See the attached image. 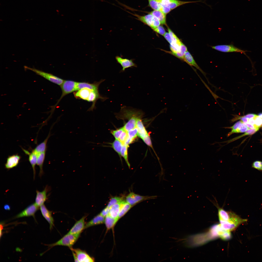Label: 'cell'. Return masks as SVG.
<instances>
[{
    "instance_id": "cell-1",
    "label": "cell",
    "mask_w": 262,
    "mask_h": 262,
    "mask_svg": "<svg viewBox=\"0 0 262 262\" xmlns=\"http://www.w3.org/2000/svg\"><path fill=\"white\" fill-rule=\"evenodd\" d=\"M218 209V215L220 224L224 229L230 232L235 229L239 225L247 221L246 219H243L232 212H228L215 203Z\"/></svg>"
},
{
    "instance_id": "cell-2",
    "label": "cell",
    "mask_w": 262,
    "mask_h": 262,
    "mask_svg": "<svg viewBox=\"0 0 262 262\" xmlns=\"http://www.w3.org/2000/svg\"><path fill=\"white\" fill-rule=\"evenodd\" d=\"M80 235L68 233L56 242L47 245L49 247L61 246H67L70 248L76 243Z\"/></svg>"
},
{
    "instance_id": "cell-3",
    "label": "cell",
    "mask_w": 262,
    "mask_h": 262,
    "mask_svg": "<svg viewBox=\"0 0 262 262\" xmlns=\"http://www.w3.org/2000/svg\"><path fill=\"white\" fill-rule=\"evenodd\" d=\"M129 13L134 16L136 19L148 26L151 29L160 25L161 24L160 21L156 17L150 14L141 16L136 13Z\"/></svg>"
},
{
    "instance_id": "cell-4",
    "label": "cell",
    "mask_w": 262,
    "mask_h": 262,
    "mask_svg": "<svg viewBox=\"0 0 262 262\" xmlns=\"http://www.w3.org/2000/svg\"><path fill=\"white\" fill-rule=\"evenodd\" d=\"M214 49L218 51L225 52H237L243 53L245 55L250 61L253 64V62L250 58L246 55V52H248L239 48L234 46L233 44L219 45L211 46Z\"/></svg>"
},
{
    "instance_id": "cell-5",
    "label": "cell",
    "mask_w": 262,
    "mask_h": 262,
    "mask_svg": "<svg viewBox=\"0 0 262 262\" xmlns=\"http://www.w3.org/2000/svg\"><path fill=\"white\" fill-rule=\"evenodd\" d=\"M26 68L32 71L37 74L54 83L60 86L64 80L52 74L46 73L34 68L26 67Z\"/></svg>"
},
{
    "instance_id": "cell-6",
    "label": "cell",
    "mask_w": 262,
    "mask_h": 262,
    "mask_svg": "<svg viewBox=\"0 0 262 262\" xmlns=\"http://www.w3.org/2000/svg\"><path fill=\"white\" fill-rule=\"evenodd\" d=\"M157 196H142L133 192L130 193L126 196V201L131 206L141 201L150 199H155L157 198Z\"/></svg>"
},
{
    "instance_id": "cell-7",
    "label": "cell",
    "mask_w": 262,
    "mask_h": 262,
    "mask_svg": "<svg viewBox=\"0 0 262 262\" xmlns=\"http://www.w3.org/2000/svg\"><path fill=\"white\" fill-rule=\"evenodd\" d=\"M77 82L71 80H64L60 85L62 94L58 102L65 96L77 91Z\"/></svg>"
},
{
    "instance_id": "cell-8",
    "label": "cell",
    "mask_w": 262,
    "mask_h": 262,
    "mask_svg": "<svg viewBox=\"0 0 262 262\" xmlns=\"http://www.w3.org/2000/svg\"><path fill=\"white\" fill-rule=\"evenodd\" d=\"M161 4L165 6L172 10L183 5L190 3L202 2V0L195 1H185L178 0H158Z\"/></svg>"
},
{
    "instance_id": "cell-9",
    "label": "cell",
    "mask_w": 262,
    "mask_h": 262,
    "mask_svg": "<svg viewBox=\"0 0 262 262\" xmlns=\"http://www.w3.org/2000/svg\"><path fill=\"white\" fill-rule=\"evenodd\" d=\"M39 209V207L35 203H33L17 214L15 216V218H18L31 216H32L34 217L35 213Z\"/></svg>"
},
{
    "instance_id": "cell-10",
    "label": "cell",
    "mask_w": 262,
    "mask_h": 262,
    "mask_svg": "<svg viewBox=\"0 0 262 262\" xmlns=\"http://www.w3.org/2000/svg\"><path fill=\"white\" fill-rule=\"evenodd\" d=\"M75 254L78 262H91L94 261V258L85 251L79 249L70 248Z\"/></svg>"
},
{
    "instance_id": "cell-11",
    "label": "cell",
    "mask_w": 262,
    "mask_h": 262,
    "mask_svg": "<svg viewBox=\"0 0 262 262\" xmlns=\"http://www.w3.org/2000/svg\"><path fill=\"white\" fill-rule=\"evenodd\" d=\"M227 128L231 129V131L227 135L228 137L235 133L245 132L250 129L245 123H243L241 120L238 121L232 126Z\"/></svg>"
},
{
    "instance_id": "cell-12",
    "label": "cell",
    "mask_w": 262,
    "mask_h": 262,
    "mask_svg": "<svg viewBox=\"0 0 262 262\" xmlns=\"http://www.w3.org/2000/svg\"><path fill=\"white\" fill-rule=\"evenodd\" d=\"M86 217L85 216H84L76 221L68 233L80 235L83 229H85L86 224L85 219Z\"/></svg>"
},
{
    "instance_id": "cell-13",
    "label": "cell",
    "mask_w": 262,
    "mask_h": 262,
    "mask_svg": "<svg viewBox=\"0 0 262 262\" xmlns=\"http://www.w3.org/2000/svg\"><path fill=\"white\" fill-rule=\"evenodd\" d=\"M115 58L117 62L122 67L121 70L122 72L124 71L126 69L129 67H137V65L134 62L133 59L123 58L119 56H116Z\"/></svg>"
},
{
    "instance_id": "cell-14",
    "label": "cell",
    "mask_w": 262,
    "mask_h": 262,
    "mask_svg": "<svg viewBox=\"0 0 262 262\" xmlns=\"http://www.w3.org/2000/svg\"><path fill=\"white\" fill-rule=\"evenodd\" d=\"M40 209L42 216L49 224L50 229L51 230L54 226V220L52 215V212L49 210L44 204L40 207Z\"/></svg>"
},
{
    "instance_id": "cell-15",
    "label": "cell",
    "mask_w": 262,
    "mask_h": 262,
    "mask_svg": "<svg viewBox=\"0 0 262 262\" xmlns=\"http://www.w3.org/2000/svg\"><path fill=\"white\" fill-rule=\"evenodd\" d=\"M21 158L20 156L17 154L9 156L5 164V168L7 169H10L16 167Z\"/></svg>"
},
{
    "instance_id": "cell-16",
    "label": "cell",
    "mask_w": 262,
    "mask_h": 262,
    "mask_svg": "<svg viewBox=\"0 0 262 262\" xmlns=\"http://www.w3.org/2000/svg\"><path fill=\"white\" fill-rule=\"evenodd\" d=\"M105 80L102 79L98 82H95L93 83H90L86 82H77L76 88L77 90L84 88H87L92 90H98L100 84Z\"/></svg>"
},
{
    "instance_id": "cell-17",
    "label": "cell",
    "mask_w": 262,
    "mask_h": 262,
    "mask_svg": "<svg viewBox=\"0 0 262 262\" xmlns=\"http://www.w3.org/2000/svg\"><path fill=\"white\" fill-rule=\"evenodd\" d=\"M48 190L47 187L46 186L42 191L40 192L37 190H36V194L35 203L39 206L40 207L44 204L47 198V194Z\"/></svg>"
},
{
    "instance_id": "cell-18",
    "label": "cell",
    "mask_w": 262,
    "mask_h": 262,
    "mask_svg": "<svg viewBox=\"0 0 262 262\" xmlns=\"http://www.w3.org/2000/svg\"><path fill=\"white\" fill-rule=\"evenodd\" d=\"M90 89L84 88L76 91L74 93V97L76 98L88 101L92 90Z\"/></svg>"
},
{
    "instance_id": "cell-19",
    "label": "cell",
    "mask_w": 262,
    "mask_h": 262,
    "mask_svg": "<svg viewBox=\"0 0 262 262\" xmlns=\"http://www.w3.org/2000/svg\"><path fill=\"white\" fill-rule=\"evenodd\" d=\"M142 116H141L138 119L136 127L138 130V136L143 139L149 135L141 119Z\"/></svg>"
},
{
    "instance_id": "cell-20",
    "label": "cell",
    "mask_w": 262,
    "mask_h": 262,
    "mask_svg": "<svg viewBox=\"0 0 262 262\" xmlns=\"http://www.w3.org/2000/svg\"><path fill=\"white\" fill-rule=\"evenodd\" d=\"M184 57L185 62L190 66H193L198 69L205 76V74L199 66L194 60L193 57L188 51L184 54Z\"/></svg>"
},
{
    "instance_id": "cell-21",
    "label": "cell",
    "mask_w": 262,
    "mask_h": 262,
    "mask_svg": "<svg viewBox=\"0 0 262 262\" xmlns=\"http://www.w3.org/2000/svg\"><path fill=\"white\" fill-rule=\"evenodd\" d=\"M23 150L26 154L28 155L29 160L33 168V179H34L36 174L35 166L37 164V154L33 150L31 153H30L25 150Z\"/></svg>"
},
{
    "instance_id": "cell-22",
    "label": "cell",
    "mask_w": 262,
    "mask_h": 262,
    "mask_svg": "<svg viewBox=\"0 0 262 262\" xmlns=\"http://www.w3.org/2000/svg\"><path fill=\"white\" fill-rule=\"evenodd\" d=\"M105 219V217L100 214L97 215L86 224L85 229L104 223Z\"/></svg>"
},
{
    "instance_id": "cell-23",
    "label": "cell",
    "mask_w": 262,
    "mask_h": 262,
    "mask_svg": "<svg viewBox=\"0 0 262 262\" xmlns=\"http://www.w3.org/2000/svg\"><path fill=\"white\" fill-rule=\"evenodd\" d=\"M149 13L151 14L156 17L160 21L161 24L167 25L166 15L160 10H154Z\"/></svg>"
},
{
    "instance_id": "cell-24",
    "label": "cell",
    "mask_w": 262,
    "mask_h": 262,
    "mask_svg": "<svg viewBox=\"0 0 262 262\" xmlns=\"http://www.w3.org/2000/svg\"><path fill=\"white\" fill-rule=\"evenodd\" d=\"M46 152H43L37 154V164L40 168L39 175L41 177L43 173V167L45 160Z\"/></svg>"
},
{
    "instance_id": "cell-25",
    "label": "cell",
    "mask_w": 262,
    "mask_h": 262,
    "mask_svg": "<svg viewBox=\"0 0 262 262\" xmlns=\"http://www.w3.org/2000/svg\"><path fill=\"white\" fill-rule=\"evenodd\" d=\"M50 135L49 132L48 135L44 140L37 145L33 150L37 154L41 152H46L47 150V143Z\"/></svg>"
},
{
    "instance_id": "cell-26",
    "label": "cell",
    "mask_w": 262,
    "mask_h": 262,
    "mask_svg": "<svg viewBox=\"0 0 262 262\" xmlns=\"http://www.w3.org/2000/svg\"><path fill=\"white\" fill-rule=\"evenodd\" d=\"M122 201L110 207L109 214L111 216L114 218L119 219L118 215Z\"/></svg>"
},
{
    "instance_id": "cell-27",
    "label": "cell",
    "mask_w": 262,
    "mask_h": 262,
    "mask_svg": "<svg viewBox=\"0 0 262 262\" xmlns=\"http://www.w3.org/2000/svg\"><path fill=\"white\" fill-rule=\"evenodd\" d=\"M131 207L132 206L126 201L122 200L121 202L118 215L119 218L123 216L130 209Z\"/></svg>"
},
{
    "instance_id": "cell-28",
    "label": "cell",
    "mask_w": 262,
    "mask_h": 262,
    "mask_svg": "<svg viewBox=\"0 0 262 262\" xmlns=\"http://www.w3.org/2000/svg\"><path fill=\"white\" fill-rule=\"evenodd\" d=\"M119 219L113 218L109 214L105 217V222L108 229L112 228L115 225Z\"/></svg>"
},
{
    "instance_id": "cell-29",
    "label": "cell",
    "mask_w": 262,
    "mask_h": 262,
    "mask_svg": "<svg viewBox=\"0 0 262 262\" xmlns=\"http://www.w3.org/2000/svg\"><path fill=\"white\" fill-rule=\"evenodd\" d=\"M260 128L257 127L253 129H250L245 132V133L243 135L225 141V142L227 143V144H228L246 135H252L257 131Z\"/></svg>"
},
{
    "instance_id": "cell-30",
    "label": "cell",
    "mask_w": 262,
    "mask_h": 262,
    "mask_svg": "<svg viewBox=\"0 0 262 262\" xmlns=\"http://www.w3.org/2000/svg\"><path fill=\"white\" fill-rule=\"evenodd\" d=\"M123 144L118 139H115L112 144L114 150L120 156Z\"/></svg>"
},
{
    "instance_id": "cell-31",
    "label": "cell",
    "mask_w": 262,
    "mask_h": 262,
    "mask_svg": "<svg viewBox=\"0 0 262 262\" xmlns=\"http://www.w3.org/2000/svg\"><path fill=\"white\" fill-rule=\"evenodd\" d=\"M149 6L154 10H160L162 6L158 0H147Z\"/></svg>"
},
{
    "instance_id": "cell-32",
    "label": "cell",
    "mask_w": 262,
    "mask_h": 262,
    "mask_svg": "<svg viewBox=\"0 0 262 262\" xmlns=\"http://www.w3.org/2000/svg\"><path fill=\"white\" fill-rule=\"evenodd\" d=\"M128 146L125 144H123L121 151V155L124 158L129 167L130 165L128 160Z\"/></svg>"
},
{
    "instance_id": "cell-33",
    "label": "cell",
    "mask_w": 262,
    "mask_h": 262,
    "mask_svg": "<svg viewBox=\"0 0 262 262\" xmlns=\"http://www.w3.org/2000/svg\"><path fill=\"white\" fill-rule=\"evenodd\" d=\"M123 198L122 197L115 196L111 198L109 201L107 207L110 208L114 205L122 201Z\"/></svg>"
},
{
    "instance_id": "cell-34",
    "label": "cell",
    "mask_w": 262,
    "mask_h": 262,
    "mask_svg": "<svg viewBox=\"0 0 262 262\" xmlns=\"http://www.w3.org/2000/svg\"><path fill=\"white\" fill-rule=\"evenodd\" d=\"M128 137L134 141L138 136V131L136 127L127 132Z\"/></svg>"
},
{
    "instance_id": "cell-35",
    "label": "cell",
    "mask_w": 262,
    "mask_h": 262,
    "mask_svg": "<svg viewBox=\"0 0 262 262\" xmlns=\"http://www.w3.org/2000/svg\"><path fill=\"white\" fill-rule=\"evenodd\" d=\"M231 237L230 232L224 230L221 234L219 237L223 240H227L230 239Z\"/></svg>"
},
{
    "instance_id": "cell-36",
    "label": "cell",
    "mask_w": 262,
    "mask_h": 262,
    "mask_svg": "<svg viewBox=\"0 0 262 262\" xmlns=\"http://www.w3.org/2000/svg\"><path fill=\"white\" fill-rule=\"evenodd\" d=\"M124 130L123 127L115 130L112 131L111 133L115 139H118L120 135Z\"/></svg>"
},
{
    "instance_id": "cell-37",
    "label": "cell",
    "mask_w": 262,
    "mask_h": 262,
    "mask_svg": "<svg viewBox=\"0 0 262 262\" xmlns=\"http://www.w3.org/2000/svg\"><path fill=\"white\" fill-rule=\"evenodd\" d=\"M152 29L156 32L163 36L166 33L164 28L161 25H160Z\"/></svg>"
},
{
    "instance_id": "cell-38",
    "label": "cell",
    "mask_w": 262,
    "mask_h": 262,
    "mask_svg": "<svg viewBox=\"0 0 262 262\" xmlns=\"http://www.w3.org/2000/svg\"><path fill=\"white\" fill-rule=\"evenodd\" d=\"M128 137L127 132L124 130L120 135L118 139L124 144Z\"/></svg>"
},
{
    "instance_id": "cell-39",
    "label": "cell",
    "mask_w": 262,
    "mask_h": 262,
    "mask_svg": "<svg viewBox=\"0 0 262 262\" xmlns=\"http://www.w3.org/2000/svg\"><path fill=\"white\" fill-rule=\"evenodd\" d=\"M252 167L259 171H262V162L259 161L254 162L252 164Z\"/></svg>"
},
{
    "instance_id": "cell-40",
    "label": "cell",
    "mask_w": 262,
    "mask_h": 262,
    "mask_svg": "<svg viewBox=\"0 0 262 262\" xmlns=\"http://www.w3.org/2000/svg\"><path fill=\"white\" fill-rule=\"evenodd\" d=\"M144 142L148 146L151 147L154 151L155 153V151L154 150L151 139L149 135L147 136L143 139H142Z\"/></svg>"
},
{
    "instance_id": "cell-41",
    "label": "cell",
    "mask_w": 262,
    "mask_h": 262,
    "mask_svg": "<svg viewBox=\"0 0 262 262\" xmlns=\"http://www.w3.org/2000/svg\"><path fill=\"white\" fill-rule=\"evenodd\" d=\"M255 124L257 127L260 128L262 126V118L258 116L254 118Z\"/></svg>"
},
{
    "instance_id": "cell-42",
    "label": "cell",
    "mask_w": 262,
    "mask_h": 262,
    "mask_svg": "<svg viewBox=\"0 0 262 262\" xmlns=\"http://www.w3.org/2000/svg\"><path fill=\"white\" fill-rule=\"evenodd\" d=\"M162 8L160 10L163 13L166 15L170 12L172 10L171 8L165 6L161 5Z\"/></svg>"
},
{
    "instance_id": "cell-43",
    "label": "cell",
    "mask_w": 262,
    "mask_h": 262,
    "mask_svg": "<svg viewBox=\"0 0 262 262\" xmlns=\"http://www.w3.org/2000/svg\"><path fill=\"white\" fill-rule=\"evenodd\" d=\"M110 210V208L106 206L101 212L100 214L104 217H105L109 214Z\"/></svg>"
},
{
    "instance_id": "cell-44",
    "label": "cell",
    "mask_w": 262,
    "mask_h": 262,
    "mask_svg": "<svg viewBox=\"0 0 262 262\" xmlns=\"http://www.w3.org/2000/svg\"><path fill=\"white\" fill-rule=\"evenodd\" d=\"M163 36L170 44L172 43V40L169 33L166 32Z\"/></svg>"
},
{
    "instance_id": "cell-45",
    "label": "cell",
    "mask_w": 262,
    "mask_h": 262,
    "mask_svg": "<svg viewBox=\"0 0 262 262\" xmlns=\"http://www.w3.org/2000/svg\"><path fill=\"white\" fill-rule=\"evenodd\" d=\"M257 116H258V115H256V114H249L247 115H245V116H244V117H246V118H247L248 119H251V118H254V117Z\"/></svg>"
},
{
    "instance_id": "cell-46",
    "label": "cell",
    "mask_w": 262,
    "mask_h": 262,
    "mask_svg": "<svg viewBox=\"0 0 262 262\" xmlns=\"http://www.w3.org/2000/svg\"><path fill=\"white\" fill-rule=\"evenodd\" d=\"M239 118L243 123H247L248 122L249 119H248L244 116L240 117Z\"/></svg>"
},
{
    "instance_id": "cell-47",
    "label": "cell",
    "mask_w": 262,
    "mask_h": 262,
    "mask_svg": "<svg viewBox=\"0 0 262 262\" xmlns=\"http://www.w3.org/2000/svg\"><path fill=\"white\" fill-rule=\"evenodd\" d=\"M4 208L6 210H10V206L8 204H6L4 206Z\"/></svg>"
},
{
    "instance_id": "cell-48",
    "label": "cell",
    "mask_w": 262,
    "mask_h": 262,
    "mask_svg": "<svg viewBox=\"0 0 262 262\" xmlns=\"http://www.w3.org/2000/svg\"><path fill=\"white\" fill-rule=\"evenodd\" d=\"M1 224H2V225H1V224H0V237H1V236H2V229H3V226L2 223H1Z\"/></svg>"
},
{
    "instance_id": "cell-49",
    "label": "cell",
    "mask_w": 262,
    "mask_h": 262,
    "mask_svg": "<svg viewBox=\"0 0 262 262\" xmlns=\"http://www.w3.org/2000/svg\"><path fill=\"white\" fill-rule=\"evenodd\" d=\"M258 116L262 118V113H259L258 114Z\"/></svg>"
},
{
    "instance_id": "cell-50",
    "label": "cell",
    "mask_w": 262,
    "mask_h": 262,
    "mask_svg": "<svg viewBox=\"0 0 262 262\" xmlns=\"http://www.w3.org/2000/svg\"></svg>"
}]
</instances>
